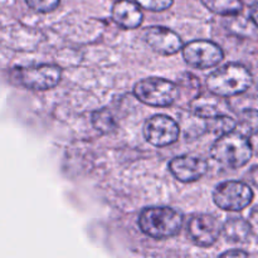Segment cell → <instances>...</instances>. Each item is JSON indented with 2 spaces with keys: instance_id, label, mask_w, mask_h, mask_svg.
Listing matches in <instances>:
<instances>
[{
  "instance_id": "16",
  "label": "cell",
  "mask_w": 258,
  "mask_h": 258,
  "mask_svg": "<svg viewBox=\"0 0 258 258\" xmlns=\"http://www.w3.org/2000/svg\"><path fill=\"white\" fill-rule=\"evenodd\" d=\"M91 122H92L93 127H95L98 133L103 134V135L112 134L113 131L117 128V121H116L113 113L111 112L107 107L96 110L95 112L92 113Z\"/></svg>"
},
{
  "instance_id": "10",
  "label": "cell",
  "mask_w": 258,
  "mask_h": 258,
  "mask_svg": "<svg viewBox=\"0 0 258 258\" xmlns=\"http://www.w3.org/2000/svg\"><path fill=\"white\" fill-rule=\"evenodd\" d=\"M144 40L154 52L160 55H173L183 48V40L178 33L158 25L144 32Z\"/></svg>"
},
{
  "instance_id": "4",
  "label": "cell",
  "mask_w": 258,
  "mask_h": 258,
  "mask_svg": "<svg viewBox=\"0 0 258 258\" xmlns=\"http://www.w3.org/2000/svg\"><path fill=\"white\" fill-rule=\"evenodd\" d=\"M134 95L139 101L151 107H169L179 98V87L176 83L165 78L148 77L136 83Z\"/></svg>"
},
{
  "instance_id": "26",
  "label": "cell",
  "mask_w": 258,
  "mask_h": 258,
  "mask_svg": "<svg viewBox=\"0 0 258 258\" xmlns=\"http://www.w3.org/2000/svg\"><path fill=\"white\" fill-rule=\"evenodd\" d=\"M115 2H117V0H115Z\"/></svg>"
},
{
  "instance_id": "12",
  "label": "cell",
  "mask_w": 258,
  "mask_h": 258,
  "mask_svg": "<svg viewBox=\"0 0 258 258\" xmlns=\"http://www.w3.org/2000/svg\"><path fill=\"white\" fill-rule=\"evenodd\" d=\"M112 20L123 29H136L144 22V14L140 7L130 0H117L113 4Z\"/></svg>"
},
{
  "instance_id": "15",
  "label": "cell",
  "mask_w": 258,
  "mask_h": 258,
  "mask_svg": "<svg viewBox=\"0 0 258 258\" xmlns=\"http://www.w3.org/2000/svg\"><path fill=\"white\" fill-rule=\"evenodd\" d=\"M202 3L212 13L223 17H236L243 10L242 0H202Z\"/></svg>"
},
{
  "instance_id": "14",
  "label": "cell",
  "mask_w": 258,
  "mask_h": 258,
  "mask_svg": "<svg viewBox=\"0 0 258 258\" xmlns=\"http://www.w3.org/2000/svg\"><path fill=\"white\" fill-rule=\"evenodd\" d=\"M224 238L232 243H244L252 237L251 226L243 218H231L222 226Z\"/></svg>"
},
{
  "instance_id": "18",
  "label": "cell",
  "mask_w": 258,
  "mask_h": 258,
  "mask_svg": "<svg viewBox=\"0 0 258 258\" xmlns=\"http://www.w3.org/2000/svg\"><path fill=\"white\" fill-rule=\"evenodd\" d=\"M236 120L228 115H218L214 117L206 118L207 133L214 134L217 136L224 135L236 130Z\"/></svg>"
},
{
  "instance_id": "8",
  "label": "cell",
  "mask_w": 258,
  "mask_h": 258,
  "mask_svg": "<svg viewBox=\"0 0 258 258\" xmlns=\"http://www.w3.org/2000/svg\"><path fill=\"white\" fill-rule=\"evenodd\" d=\"M180 125L166 115H155L149 118L144 126L146 141L156 148L173 145L179 140Z\"/></svg>"
},
{
  "instance_id": "2",
  "label": "cell",
  "mask_w": 258,
  "mask_h": 258,
  "mask_svg": "<svg viewBox=\"0 0 258 258\" xmlns=\"http://www.w3.org/2000/svg\"><path fill=\"white\" fill-rule=\"evenodd\" d=\"M183 222V214L170 207H148L141 211L138 219L141 232L154 239L178 236Z\"/></svg>"
},
{
  "instance_id": "5",
  "label": "cell",
  "mask_w": 258,
  "mask_h": 258,
  "mask_svg": "<svg viewBox=\"0 0 258 258\" xmlns=\"http://www.w3.org/2000/svg\"><path fill=\"white\" fill-rule=\"evenodd\" d=\"M10 78L18 86L33 91H47L55 87L62 78V70L54 64H40L34 67H17Z\"/></svg>"
},
{
  "instance_id": "3",
  "label": "cell",
  "mask_w": 258,
  "mask_h": 258,
  "mask_svg": "<svg viewBox=\"0 0 258 258\" xmlns=\"http://www.w3.org/2000/svg\"><path fill=\"white\" fill-rule=\"evenodd\" d=\"M211 155L217 163L229 169H239L249 163L253 156L247 136L237 130L218 136L212 145Z\"/></svg>"
},
{
  "instance_id": "6",
  "label": "cell",
  "mask_w": 258,
  "mask_h": 258,
  "mask_svg": "<svg viewBox=\"0 0 258 258\" xmlns=\"http://www.w3.org/2000/svg\"><path fill=\"white\" fill-rule=\"evenodd\" d=\"M253 201V190L239 180H226L213 191V202L218 208L228 212H241Z\"/></svg>"
},
{
  "instance_id": "7",
  "label": "cell",
  "mask_w": 258,
  "mask_h": 258,
  "mask_svg": "<svg viewBox=\"0 0 258 258\" xmlns=\"http://www.w3.org/2000/svg\"><path fill=\"white\" fill-rule=\"evenodd\" d=\"M181 50L185 62L199 70L216 67L224 58L223 49L212 40H191L188 44L183 45Z\"/></svg>"
},
{
  "instance_id": "21",
  "label": "cell",
  "mask_w": 258,
  "mask_h": 258,
  "mask_svg": "<svg viewBox=\"0 0 258 258\" xmlns=\"http://www.w3.org/2000/svg\"><path fill=\"white\" fill-rule=\"evenodd\" d=\"M248 223H249V226H251L252 236H253L254 238L258 239V206L254 207V208L252 209L251 214H249Z\"/></svg>"
},
{
  "instance_id": "1",
  "label": "cell",
  "mask_w": 258,
  "mask_h": 258,
  "mask_svg": "<svg viewBox=\"0 0 258 258\" xmlns=\"http://www.w3.org/2000/svg\"><path fill=\"white\" fill-rule=\"evenodd\" d=\"M253 77L248 68L239 63H228L217 68L207 78L209 92L219 97H233L249 90Z\"/></svg>"
},
{
  "instance_id": "24",
  "label": "cell",
  "mask_w": 258,
  "mask_h": 258,
  "mask_svg": "<svg viewBox=\"0 0 258 258\" xmlns=\"http://www.w3.org/2000/svg\"><path fill=\"white\" fill-rule=\"evenodd\" d=\"M248 140H249V144H251L252 153H253L258 158V133L254 134V135L249 136Z\"/></svg>"
},
{
  "instance_id": "11",
  "label": "cell",
  "mask_w": 258,
  "mask_h": 258,
  "mask_svg": "<svg viewBox=\"0 0 258 258\" xmlns=\"http://www.w3.org/2000/svg\"><path fill=\"white\" fill-rule=\"evenodd\" d=\"M169 170L181 183H194L206 175L208 163L199 156L181 155L170 160Z\"/></svg>"
},
{
  "instance_id": "9",
  "label": "cell",
  "mask_w": 258,
  "mask_h": 258,
  "mask_svg": "<svg viewBox=\"0 0 258 258\" xmlns=\"http://www.w3.org/2000/svg\"><path fill=\"white\" fill-rule=\"evenodd\" d=\"M222 234V226L211 214H197L188 223V237L199 247H211Z\"/></svg>"
},
{
  "instance_id": "22",
  "label": "cell",
  "mask_w": 258,
  "mask_h": 258,
  "mask_svg": "<svg viewBox=\"0 0 258 258\" xmlns=\"http://www.w3.org/2000/svg\"><path fill=\"white\" fill-rule=\"evenodd\" d=\"M221 257H248V253L246 251H242V249H231V251L223 252Z\"/></svg>"
},
{
  "instance_id": "25",
  "label": "cell",
  "mask_w": 258,
  "mask_h": 258,
  "mask_svg": "<svg viewBox=\"0 0 258 258\" xmlns=\"http://www.w3.org/2000/svg\"><path fill=\"white\" fill-rule=\"evenodd\" d=\"M252 181L258 186V166L257 169H253V171H252Z\"/></svg>"
},
{
  "instance_id": "19",
  "label": "cell",
  "mask_w": 258,
  "mask_h": 258,
  "mask_svg": "<svg viewBox=\"0 0 258 258\" xmlns=\"http://www.w3.org/2000/svg\"><path fill=\"white\" fill-rule=\"evenodd\" d=\"M28 7L37 13H52L59 7L60 0H25Z\"/></svg>"
},
{
  "instance_id": "20",
  "label": "cell",
  "mask_w": 258,
  "mask_h": 258,
  "mask_svg": "<svg viewBox=\"0 0 258 258\" xmlns=\"http://www.w3.org/2000/svg\"><path fill=\"white\" fill-rule=\"evenodd\" d=\"M135 3L150 12H164L174 4V0H135Z\"/></svg>"
},
{
  "instance_id": "13",
  "label": "cell",
  "mask_w": 258,
  "mask_h": 258,
  "mask_svg": "<svg viewBox=\"0 0 258 258\" xmlns=\"http://www.w3.org/2000/svg\"><path fill=\"white\" fill-rule=\"evenodd\" d=\"M189 111L202 118L214 117L218 115H226L228 111V105L223 97L214 95H197L189 102Z\"/></svg>"
},
{
  "instance_id": "17",
  "label": "cell",
  "mask_w": 258,
  "mask_h": 258,
  "mask_svg": "<svg viewBox=\"0 0 258 258\" xmlns=\"http://www.w3.org/2000/svg\"><path fill=\"white\" fill-rule=\"evenodd\" d=\"M236 122V130L242 135L247 136V138L254 135L258 133V110L246 108V110L241 111Z\"/></svg>"
},
{
  "instance_id": "23",
  "label": "cell",
  "mask_w": 258,
  "mask_h": 258,
  "mask_svg": "<svg viewBox=\"0 0 258 258\" xmlns=\"http://www.w3.org/2000/svg\"><path fill=\"white\" fill-rule=\"evenodd\" d=\"M249 19L258 28V3L252 5L251 10H249Z\"/></svg>"
}]
</instances>
